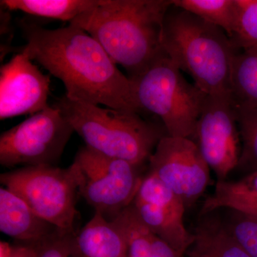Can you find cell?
<instances>
[{
	"label": "cell",
	"mask_w": 257,
	"mask_h": 257,
	"mask_svg": "<svg viewBox=\"0 0 257 257\" xmlns=\"http://www.w3.org/2000/svg\"><path fill=\"white\" fill-rule=\"evenodd\" d=\"M222 220L230 234L251 257H257V217L227 209Z\"/></svg>",
	"instance_id": "obj_23"
},
{
	"label": "cell",
	"mask_w": 257,
	"mask_h": 257,
	"mask_svg": "<svg viewBox=\"0 0 257 257\" xmlns=\"http://www.w3.org/2000/svg\"><path fill=\"white\" fill-rule=\"evenodd\" d=\"M162 45L166 55L204 94L231 96L236 50L220 28L172 4L164 21Z\"/></svg>",
	"instance_id": "obj_3"
},
{
	"label": "cell",
	"mask_w": 257,
	"mask_h": 257,
	"mask_svg": "<svg viewBox=\"0 0 257 257\" xmlns=\"http://www.w3.org/2000/svg\"><path fill=\"white\" fill-rule=\"evenodd\" d=\"M132 206L152 232L165 241L181 256L193 241L184 223L183 201L154 175L147 172Z\"/></svg>",
	"instance_id": "obj_11"
},
{
	"label": "cell",
	"mask_w": 257,
	"mask_h": 257,
	"mask_svg": "<svg viewBox=\"0 0 257 257\" xmlns=\"http://www.w3.org/2000/svg\"><path fill=\"white\" fill-rule=\"evenodd\" d=\"M76 235L59 231L32 246L36 248L37 257H76Z\"/></svg>",
	"instance_id": "obj_24"
},
{
	"label": "cell",
	"mask_w": 257,
	"mask_h": 257,
	"mask_svg": "<svg viewBox=\"0 0 257 257\" xmlns=\"http://www.w3.org/2000/svg\"><path fill=\"white\" fill-rule=\"evenodd\" d=\"M230 209L257 217V171L235 181H217L214 192L204 201L201 216Z\"/></svg>",
	"instance_id": "obj_15"
},
{
	"label": "cell",
	"mask_w": 257,
	"mask_h": 257,
	"mask_svg": "<svg viewBox=\"0 0 257 257\" xmlns=\"http://www.w3.org/2000/svg\"><path fill=\"white\" fill-rule=\"evenodd\" d=\"M26 40L19 52L63 83L69 99L140 113L133 83L94 37L77 27L47 29L21 20Z\"/></svg>",
	"instance_id": "obj_1"
},
{
	"label": "cell",
	"mask_w": 257,
	"mask_h": 257,
	"mask_svg": "<svg viewBox=\"0 0 257 257\" xmlns=\"http://www.w3.org/2000/svg\"><path fill=\"white\" fill-rule=\"evenodd\" d=\"M172 0H98L69 25L94 37L135 78L164 53L162 30Z\"/></svg>",
	"instance_id": "obj_2"
},
{
	"label": "cell",
	"mask_w": 257,
	"mask_h": 257,
	"mask_svg": "<svg viewBox=\"0 0 257 257\" xmlns=\"http://www.w3.org/2000/svg\"><path fill=\"white\" fill-rule=\"evenodd\" d=\"M97 3L98 0H1L0 5L9 11L71 23Z\"/></svg>",
	"instance_id": "obj_19"
},
{
	"label": "cell",
	"mask_w": 257,
	"mask_h": 257,
	"mask_svg": "<svg viewBox=\"0 0 257 257\" xmlns=\"http://www.w3.org/2000/svg\"><path fill=\"white\" fill-rule=\"evenodd\" d=\"M172 4L220 28L229 38L232 37L236 17L235 0H172Z\"/></svg>",
	"instance_id": "obj_20"
},
{
	"label": "cell",
	"mask_w": 257,
	"mask_h": 257,
	"mask_svg": "<svg viewBox=\"0 0 257 257\" xmlns=\"http://www.w3.org/2000/svg\"><path fill=\"white\" fill-rule=\"evenodd\" d=\"M193 140L218 181L237 168L241 152L237 114L231 96L207 95Z\"/></svg>",
	"instance_id": "obj_9"
},
{
	"label": "cell",
	"mask_w": 257,
	"mask_h": 257,
	"mask_svg": "<svg viewBox=\"0 0 257 257\" xmlns=\"http://www.w3.org/2000/svg\"><path fill=\"white\" fill-rule=\"evenodd\" d=\"M116 218L127 237L128 257H184L143 224L132 204Z\"/></svg>",
	"instance_id": "obj_17"
},
{
	"label": "cell",
	"mask_w": 257,
	"mask_h": 257,
	"mask_svg": "<svg viewBox=\"0 0 257 257\" xmlns=\"http://www.w3.org/2000/svg\"><path fill=\"white\" fill-rule=\"evenodd\" d=\"M0 230L29 245L38 244L60 231L37 215L20 196L4 187L0 188Z\"/></svg>",
	"instance_id": "obj_13"
},
{
	"label": "cell",
	"mask_w": 257,
	"mask_h": 257,
	"mask_svg": "<svg viewBox=\"0 0 257 257\" xmlns=\"http://www.w3.org/2000/svg\"><path fill=\"white\" fill-rule=\"evenodd\" d=\"M76 257H128L126 232L117 218L95 212L75 236Z\"/></svg>",
	"instance_id": "obj_14"
},
{
	"label": "cell",
	"mask_w": 257,
	"mask_h": 257,
	"mask_svg": "<svg viewBox=\"0 0 257 257\" xmlns=\"http://www.w3.org/2000/svg\"><path fill=\"white\" fill-rule=\"evenodd\" d=\"M0 182L57 229L76 234L79 176L75 162L64 169L55 166L21 167L2 174Z\"/></svg>",
	"instance_id": "obj_6"
},
{
	"label": "cell",
	"mask_w": 257,
	"mask_h": 257,
	"mask_svg": "<svg viewBox=\"0 0 257 257\" xmlns=\"http://www.w3.org/2000/svg\"><path fill=\"white\" fill-rule=\"evenodd\" d=\"M236 17L230 38L236 50L257 45V0H235Z\"/></svg>",
	"instance_id": "obj_22"
},
{
	"label": "cell",
	"mask_w": 257,
	"mask_h": 257,
	"mask_svg": "<svg viewBox=\"0 0 257 257\" xmlns=\"http://www.w3.org/2000/svg\"><path fill=\"white\" fill-rule=\"evenodd\" d=\"M181 72L164 52L130 79L140 111L158 116L169 136L193 140L207 95L187 82Z\"/></svg>",
	"instance_id": "obj_5"
},
{
	"label": "cell",
	"mask_w": 257,
	"mask_h": 257,
	"mask_svg": "<svg viewBox=\"0 0 257 257\" xmlns=\"http://www.w3.org/2000/svg\"><path fill=\"white\" fill-rule=\"evenodd\" d=\"M74 162L79 170V194L109 220L133 204L145 175V166L104 156L86 146Z\"/></svg>",
	"instance_id": "obj_7"
},
{
	"label": "cell",
	"mask_w": 257,
	"mask_h": 257,
	"mask_svg": "<svg viewBox=\"0 0 257 257\" xmlns=\"http://www.w3.org/2000/svg\"><path fill=\"white\" fill-rule=\"evenodd\" d=\"M50 78L18 52L0 68V119L35 114L49 106Z\"/></svg>",
	"instance_id": "obj_12"
},
{
	"label": "cell",
	"mask_w": 257,
	"mask_h": 257,
	"mask_svg": "<svg viewBox=\"0 0 257 257\" xmlns=\"http://www.w3.org/2000/svg\"><path fill=\"white\" fill-rule=\"evenodd\" d=\"M241 142L239 165L247 174L257 171V106L236 107Z\"/></svg>",
	"instance_id": "obj_21"
},
{
	"label": "cell",
	"mask_w": 257,
	"mask_h": 257,
	"mask_svg": "<svg viewBox=\"0 0 257 257\" xmlns=\"http://www.w3.org/2000/svg\"><path fill=\"white\" fill-rule=\"evenodd\" d=\"M52 106L62 113L88 148L135 165L148 164L157 144L167 135L135 111L103 107L65 95Z\"/></svg>",
	"instance_id": "obj_4"
},
{
	"label": "cell",
	"mask_w": 257,
	"mask_h": 257,
	"mask_svg": "<svg viewBox=\"0 0 257 257\" xmlns=\"http://www.w3.org/2000/svg\"><path fill=\"white\" fill-rule=\"evenodd\" d=\"M231 92L236 107H256L257 45L236 50L231 69Z\"/></svg>",
	"instance_id": "obj_18"
},
{
	"label": "cell",
	"mask_w": 257,
	"mask_h": 257,
	"mask_svg": "<svg viewBox=\"0 0 257 257\" xmlns=\"http://www.w3.org/2000/svg\"><path fill=\"white\" fill-rule=\"evenodd\" d=\"M0 257H37L36 248L32 245L13 246L9 243L0 242Z\"/></svg>",
	"instance_id": "obj_25"
},
{
	"label": "cell",
	"mask_w": 257,
	"mask_h": 257,
	"mask_svg": "<svg viewBox=\"0 0 257 257\" xmlns=\"http://www.w3.org/2000/svg\"><path fill=\"white\" fill-rule=\"evenodd\" d=\"M148 172L183 201L194 205L210 183V168L192 139L165 135L148 162Z\"/></svg>",
	"instance_id": "obj_10"
},
{
	"label": "cell",
	"mask_w": 257,
	"mask_h": 257,
	"mask_svg": "<svg viewBox=\"0 0 257 257\" xmlns=\"http://www.w3.org/2000/svg\"><path fill=\"white\" fill-rule=\"evenodd\" d=\"M203 219L193 233L187 257H251L235 241L222 220L209 216Z\"/></svg>",
	"instance_id": "obj_16"
},
{
	"label": "cell",
	"mask_w": 257,
	"mask_h": 257,
	"mask_svg": "<svg viewBox=\"0 0 257 257\" xmlns=\"http://www.w3.org/2000/svg\"><path fill=\"white\" fill-rule=\"evenodd\" d=\"M74 133L57 108L47 106L2 134L0 164L8 168L55 166Z\"/></svg>",
	"instance_id": "obj_8"
}]
</instances>
